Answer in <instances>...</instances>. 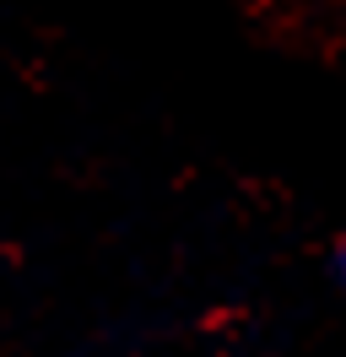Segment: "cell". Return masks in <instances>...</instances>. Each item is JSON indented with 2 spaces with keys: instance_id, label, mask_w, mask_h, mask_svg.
I'll list each match as a JSON object with an SVG mask.
<instances>
[{
  "instance_id": "cell-1",
  "label": "cell",
  "mask_w": 346,
  "mask_h": 357,
  "mask_svg": "<svg viewBox=\"0 0 346 357\" xmlns=\"http://www.w3.org/2000/svg\"><path fill=\"white\" fill-rule=\"evenodd\" d=\"M330 271H336V287L346 292V227H341V238H336V249H330Z\"/></svg>"
}]
</instances>
